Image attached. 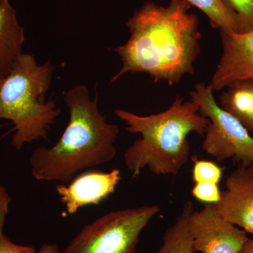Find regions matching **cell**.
<instances>
[{
	"mask_svg": "<svg viewBox=\"0 0 253 253\" xmlns=\"http://www.w3.org/2000/svg\"><path fill=\"white\" fill-rule=\"evenodd\" d=\"M239 18L241 33L253 30V0H221Z\"/></svg>",
	"mask_w": 253,
	"mask_h": 253,
	"instance_id": "obj_16",
	"label": "cell"
},
{
	"mask_svg": "<svg viewBox=\"0 0 253 253\" xmlns=\"http://www.w3.org/2000/svg\"><path fill=\"white\" fill-rule=\"evenodd\" d=\"M11 197L6 188L0 184V235L4 234V226L6 216L9 213V207Z\"/></svg>",
	"mask_w": 253,
	"mask_h": 253,
	"instance_id": "obj_18",
	"label": "cell"
},
{
	"mask_svg": "<svg viewBox=\"0 0 253 253\" xmlns=\"http://www.w3.org/2000/svg\"><path fill=\"white\" fill-rule=\"evenodd\" d=\"M54 66L38 64L34 55L23 53L7 74L0 75V121L14 125L11 144L21 150L28 143L46 139L61 111L46 100Z\"/></svg>",
	"mask_w": 253,
	"mask_h": 253,
	"instance_id": "obj_4",
	"label": "cell"
},
{
	"mask_svg": "<svg viewBox=\"0 0 253 253\" xmlns=\"http://www.w3.org/2000/svg\"><path fill=\"white\" fill-rule=\"evenodd\" d=\"M194 204L186 201L181 212L163 236V244L158 253H196L189 229V218Z\"/></svg>",
	"mask_w": 253,
	"mask_h": 253,
	"instance_id": "obj_13",
	"label": "cell"
},
{
	"mask_svg": "<svg viewBox=\"0 0 253 253\" xmlns=\"http://www.w3.org/2000/svg\"><path fill=\"white\" fill-rule=\"evenodd\" d=\"M191 6L198 8L209 19L212 28L220 31L241 33V25L236 15L221 0H185Z\"/></svg>",
	"mask_w": 253,
	"mask_h": 253,
	"instance_id": "obj_14",
	"label": "cell"
},
{
	"mask_svg": "<svg viewBox=\"0 0 253 253\" xmlns=\"http://www.w3.org/2000/svg\"><path fill=\"white\" fill-rule=\"evenodd\" d=\"M239 253H253V239H250Z\"/></svg>",
	"mask_w": 253,
	"mask_h": 253,
	"instance_id": "obj_20",
	"label": "cell"
},
{
	"mask_svg": "<svg viewBox=\"0 0 253 253\" xmlns=\"http://www.w3.org/2000/svg\"><path fill=\"white\" fill-rule=\"evenodd\" d=\"M225 186L213 206L225 220L253 235V176L239 166L226 178Z\"/></svg>",
	"mask_w": 253,
	"mask_h": 253,
	"instance_id": "obj_10",
	"label": "cell"
},
{
	"mask_svg": "<svg viewBox=\"0 0 253 253\" xmlns=\"http://www.w3.org/2000/svg\"><path fill=\"white\" fill-rule=\"evenodd\" d=\"M115 114L126 123V131L141 135L124 154L125 165L133 177L145 168L156 175H177L189 161L188 136L191 133L204 135L209 124L196 102L180 96L166 111L151 116L120 109Z\"/></svg>",
	"mask_w": 253,
	"mask_h": 253,
	"instance_id": "obj_3",
	"label": "cell"
},
{
	"mask_svg": "<svg viewBox=\"0 0 253 253\" xmlns=\"http://www.w3.org/2000/svg\"><path fill=\"white\" fill-rule=\"evenodd\" d=\"M9 1V0H0V1Z\"/></svg>",
	"mask_w": 253,
	"mask_h": 253,
	"instance_id": "obj_22",
	"label": "cell"
},
{
	"mask_svg": "<svg viewBox=\"0 0 253 253\" xmlns=\"http://www.w3.org/2000/svg\"><path fill=\"white\" fill-rule=\"evenodd\" d=\"M189 229L196 253H239L251 239L246 231L221 217L212 204L191 212Z\"/></svg>",
	"mask_w": 253,
	"mask_h": 253,
	"instance_id": "obj_7",
	"label": "cell"
},
{
	"mask_svg": "<svg viewBox=\"0 0 253 253\" xmlns=\"http://www.w3.org/2000/svg\"><path fill=\"white\" fill-rule=\"evenodd\" d=\"M222 176V169L211 161L196 160L192 171L194 184L218 185Z\"/></svg>",
	"mask_w": 253,
	"mask_h": 253,
	"instance_id": "obj_15",
	"label": "cell"
},
{
	"mask_svg": "<svg viewBox=\"0 0 253 253\" xmlns=\"http://www.w3.org/2000/svg\"><path fill=\"white\" fill-rule=\"evenodd\" d=\"M185 0H169L168 6L145 1L126 21L127 41L114 50L122 62L111 79L127 73H145L169 85L192 76L201 52L199 21Z\"/></svg>",
	"mask_w": 253,
	"mask_h": 253,
	"instance_id": "obj_1",
	"label": "cell"
},
{
	"mask_svg": "<svg viewBox=\"0 0 253 253\" xmlns=\"http://www.w3.org/2000/svg\"><path fill=\"white\" fill-rule=\"evenodd\" d=\"M0 253H36L32 246L15 244L4 234L0 235Z\"/></svg>",
	"mask_w": 253,
	"mask_h": 253,
	"instance_id": "obj_17",
	"label": "cell"
},
{
	"mask_svg": "<svg viewBox=\"0 0 253 253\" xmlns=\"http://www.w3.org/2000/svg\"><path fill=\"white\" fill-rule=\"evenodd\" d=\"M161 210L149 205L106 213L83 226L61 253H136L141 233Z\"/></svg>",
	"mask_w": 253,
	"mask_h": 253,
	"instance_id": "obj_5",
	"label": "cell"
},
{
	"mask_svg": "<svg viewBox=\"0 0 253 253\" xmlns=\"http://www.w3.org/2000/svg\"><path fill=\"white\" fill-rule=\"evenodd\" d=\"M69 122L51 147L39 146L30 158L31 174L38 181L68 184L78 173L111 162L116 157L119 126L99 112L97 96L78 84L64 95Z\"/></svg>",
	"mask_w": 253,
	"mask_h": 253,
	"instance_id": "obj_2",
	"label": "cell"
},
{
	"mask_svg": "<svg viewBox=\"0 0 253 253\" xmlns=\"http://www.w3.org/2000/svg\"><path fill=\"white\" fill-rule=\"evenodd\" d=\"M24 29L9 1H0V75H6L23 54Z\"/></svg>",
	"mask_w": 253,
	"mask_h": 253,
	"instance_id": "obj_11",
	"label": "cell"
},
{
	"mask_svg": "<svg viewBox=\"0 0 253 253\" xmlns=\"http://www.w3.org/2000/svg\"><path fill=\"white\" fill-rule=\"evenodd\" d=\"M219 105L253 132V80L227 86L221 95Z\"/></svg>",
	"mask_w": 253,
	"mask_h": 253,
	"instance_id": "obj_12",
	"label": "cell"
},
{
	"mask_svg": "<svg viewBox=\"0 0 253 253\" xmlns=\"http://www.w3.org/2000/svg\"><path fill=\"white\" fill-rule=\"evenodd\" d=\"M210 84L197 83L190 92L191 100L209 120L202 149L217 162L233 158L240 166L253 165V136L239 120L223 109L214 99Z\"/></svg>",
	"mask_w": 253,
	"mask_h": 253,
	"instance_id": "obj_6",
	"label": "cell"
},
{
	"mask_svg": "<svg viewBox=\"0 0 253 253\" xmlns=\"http://www.w3.org/2000/svg\"><path fill=\"white\" fill-rule=\"evenodd\" d=\"M121 180V170L118 168L109 172L86 171L68 184H57L56 191L68 214H74L84 206L104 201L114 192Z\"/></svg>",
	"mask_w": 253,
	"mask_h": 253,
	"instance_id": "obj_9",
	"label": "cell"
},
{
	"mask_svg": "<svg viewBox=\"0 0 253 253\" xmlns=\"http://www.w3.org/2000/svg\"><path fill=\"white\" fill-rule=\"evenodd\" d=\"M39 253H61L56 244H44L41 246Z\"/></svg>",
	"mask_w": 253,
	"mask_h": 253,
	"instance_id": "obj_19",
	"label": "cell"
},
{
	"mask_svg": "<svg viewBox=\"0 0 253 253\" xmlns=\"http://www.w3.org/2000/svg\"><path fill=\"white\" fill-rule=\"evenodd\" d=\"M220 37L222 54L210 84L213 91L253 80V30L247 33L220 31Z\"/></svg>",
	"mask_w": 253,
	"mask_h": 253,
	"instance_id": "obj_8",
	"label": "cell"
},
{
	"mask_svg": "<svg viewBox=\"0 0 253 253\" xmlns=\"http://www.w3.org/2000/svg\"><path fill=\"white\" fill-rule=\"evenodd\" d=\"M248 170H249L250 174L253 176V166H250V167L248 168Z\"/></svg>",
	"mask_w": 253,
	"mask_h": 253,
	"instance_id": "obj_21",
	"label": "cell"
}]
</instances>
